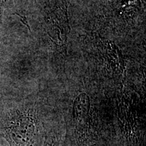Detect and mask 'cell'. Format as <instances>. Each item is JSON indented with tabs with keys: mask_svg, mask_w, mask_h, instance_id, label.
Returning <instances> with one entry per match:
<instances>
[{
	"mask_svg": "<svg viewBox=\"0 0 146 146\" xmlns=\"http://www.w3.org/2000/svg\"><path fill=\"white\" fill-rule=\"evenodd\" d=\"M17 14V15H18V16H20V17H21V19H22V20H21V21L23 22V23L24 24H25V25H26V26H27V27H28L29 30H30V27H29V25H28V23H27V19H26V18H25V16H21V14Z\"/></svg>",
	"mask_w": 146,
	"mask_h": 146,
	"instance_id": "obj_3",
	"label": "cell"
},
{
	"mask_svg": "<svg viewBox=\"0 0 146 146\" xmlns=\"http://www.w3.org/2000/svg\"><path fill=\"white\" fill-rule=\"evenodd\" d=\"M60 138L56 133H50L43 137L41 146H60Z\"/></svg>",
	"mask_w": 146,
	"mask_h": 146,
	"instance_id": "obj_2",
	"label": "cell"
},
{
	"mask_svg": "<svg viewBox=\"0 0 146 146\" xmlns=\"http://www.w3.org/2000/svg\"><path fill=\"white\" fill-rule=\"evenodd\" d=\"M42 137L39 121L31 108H14L0 116V137L9 146H39Z\"/></svg>",
	"mask_w": 146,
	"mask_h": 146,
	"instance_id": "obj_1",
	"label": "cell"
}]
</instances>
